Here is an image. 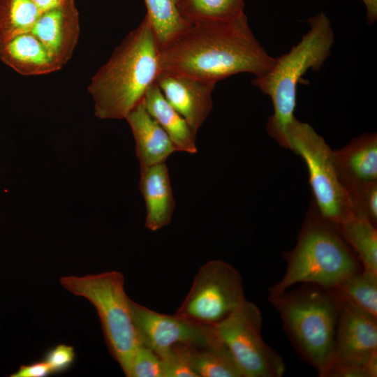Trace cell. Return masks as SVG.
Listing matches in <instances>:
<instances>
[{"label": "cell", "instance_id": "6da1fadb", "mask_svg": "<svg viewBox=\"0 0 377 377\" xmlns=\"http://www.w3.org/2000/svg\"><path fill=\"white\" fill-rule=\"evenodd\" d=\"M274 61L256 38L244 13L229 20L189 24L160 50L161 71L215 83L240 73L260 76Z\"/></svg>", "mask_w": 377, "mask_h": 377}, {"label": "cell", "instance_id": "5bb4252c", "mask_svg": "<svg viewBox=\"0 0 377 377\" xmlns=\"http://www.w3.org/2000/svg\"><path fill=\"white\" fill-rule=\"evenodd\" d=\"M135 140L140 169L165 163L177 148L159 124L147 111L142 101L126 116Z\"/></svg>", "mask_w": 377, "mask_h": 377}, {"label": "cell", "instance_id": "83f0119b", "mask_svg": "<svg viewBox=\"0 0 377 377\" xmlns=\"http://www.w3.org/2000/svg\"><path fill=\"white\" fill-rule=\"evenodd\" d=\"M75 357V349L72 346L60 343L49 349L43 360L50 366L52 374H61L71 367Z\"/></svg>", "mask_w": 377, "mask_h": 377}, {"label": "cell", "instance_id": "4fadbf2b", "mask_svg": "<svg viewBox=\"0 0 377 377\" xmlns=\"http://www.w3.org/2000/svg\"><path fill=\"white\" fill-rule=\"evenodd\" d=\"M80 31L75 0H66L60 6L42 12L30 32L62 68L73 54Z\"/></svg>", "mask_w": 377, "mask_h": 377}, {"label": "cell", "instance_id": "7402d4cb", "mask_svg": "<svg viewBox=\"0 0 377 377\" xmlns=\"http://www.w3.org/2000/svg\"><path fill=\"white\" fill-rule=\"evenodd\" d=\"M41 13L31 0H0V44L30 32Z\"/></svg>", "mask_w": 377, "mask_h": 377}, {"label": "cell", "instance_id": "30bf717a", "mask_svg": "<svg viewBox=\"0 0 377 377\" xmlns=\"http://www.w3.org/2000/svg\"><path fill=\"white\" fill-rule=\"evenodd\" d=\"M129 306L140 343L160 357L178 344L202 347L216 335L214 327L193 323L175 314H162L129 298Z\"/></svg>", "mask_w": 377, "mask_h": 377}, {"label": "cell", "instance_id": "5b68a950", "mask_svg": "<svg viewBox=\"0 0 377 377\" xmlns=\"http://www.w3.org/2000/svg\"><path fill=\"white\" fill-rule=\"evenodd\" d=\"M286 271L269 289L279 295L298 283L334 288L360 269V265L337 228L314 209L308 212L295 246L284 252Z\"/></svg>", "mask_w": 377, "mask_h": 377}, {"label": "cell", "instance_id": "4dcf8cb0", "mask_svg": "<svg viewBox=\"0 0 377 377\" xmlns=\"http://www.w3.org/2000/svg\"><path fill=\"white\" fill-rule=\"evenodd\" d=\"M367 8L368 24H373L377 19V0H362Z\"/></svg>", "mask_w": 377, "mask_h": 377}, {"label": "cell", "instance_id": "e0dca14e", "mask_svg": "<svg viewBox=\"0 0 377 377\" xmlns=\"http://www.w3.org/2000/svg\"><path fill=\"white\" fill-rule=\"evenodd\" d=\"M0 59L19 74L27 76L49 74L61 68L31 32L1 43Z\"/></svg>", "mask_w": 377, "mask_h": 377}, {"label": "cell", "instance_id": "ba28073f", "mask_svg": "<svg viewBox=\"0 0 377 377\" xmlns=\"http://www.w3.org/2000/svg\"><path fill=\"white\" fill-rule=\"evenodd\" d=\"M245 300L239 272L225 261L214 260L199 269L175 314L198 325L214 327Z\"/></svg>", "mask_w": 377, "mask_h": 377}, {"label": "cell", "instance_id": "4316f807", "mask_svg": "<svg viewBox=\"0 0 377 377\" xmlns=\"http://www.w3.org/2000/svg\"><path fill=\"white\" fill-rule=\"evenodd\" d=\"M129 377H163L161 357L140 343L132 359Z\"/></svg>", "mask_w": 377, "mask_h": 377}, {"label": "cell", "instance_id": "8fae6325", "mask_svg": "<svg viewBox=\"0 0 377 377\" xmlns=\"http://www.w3.org/2000/svg\"><path fill=\"white\" fill-rule=\"evenodd\" d=\"M338 296L339 311L334 346L326 377L330 371L340 368L361 369L364 373V362L377 350V318Z\"/></svg>", "mask_w": 377, "mask_h": 377}, {"label": "cell", "instance_id": "d6986e66", "mask_svg": "<svg viewBox=\"0 0 377 377\" xmlns=\"http://www.w3.org/2000/svg\"><path fill=\"white\" fill-rule=\"evenodd\" d=\"M191 362L198 377H243L232 354L216 332L208 343L192 349Z\"/></svg>", "mask_w": 377, "mask_h": 377}, {"label": "cell", "instance_id": "1f68e13d", "mask_svg": "<svg viewBox=\"0 0 377 377\" xmlns=\"http://www.w3.org/2000/svg\"><path fill=\"white\" fill-rule=\"evenodd\" d=\"M41 12L62 4L66 0H31Z\"/></svg>", "mask_w": 377, "mask_h": 377}, {"label": "cell", "instance_id": "f546056e", "mask_svg": "<svg viewBox=\"0 0 377 377\" xmlns=\"http://www.w3.org/2000/svg\"><path fill=\"white\" fill-rule=\"evenodd\" d=\"M363 369L366 377L377 376V350L364 362Z\"/></svg>", "mask_w": 377, "mask_h": 377}, {"label": "cell", "instance_id": "9a60e30c", "mask_svg": "<svg viewBox=\"0 0 377 377\" xmlns=\"http://www.w3.org/2000/svg\"><path fill=\"white\" fill-rule=\"evenodd\" d=\"M338 177L346 188L351 185L377 181L376 133L353 138L344 147L332 151Z\"/></svg>", "mask_w": 377, "mask_h": 377}, {"label": "cell", "instance_id": "2e32d148", "mask_svg": "<svg viewBox=\"0 0 377 377\" xmlns=\"http://www.w3.org/2000/svg\"><path fill=\"white\" fill-rule=\"evenodd\" d=\"M139 187L147 209L145 226L154 232L170 224L175 202L165 163L140 169Z\"/></svg>", "mask_w": 377, "mask_h": 377}, {"label": "cell", "instance_id": "7c38bea8", "mask_svg": "<svg viewBox=\"0 0 377 377\" xmlns=\"http://www.w3.org/2000/svg\"><path fill=\"white\" fill-rule=\"evenodd\" d=\"M156 83L196 134L212 109V94L216 83L164 71L160 72Z\"/></svg>", "mask_w": 377, "mask_h": 377}, {"label": "cell", "instance_id": "8992f818", "mask_svg": "<svg viewBox=\"0 0 377 377\" xmlns=\"http://www.w3.org/2000/svg\"><path fill=\"white\" fill-rule=\"evenodd\" d=\"M59 281L66 290L94 305L109 352L129 377L132 359L140 341L129 298L124 291L123 274L111 271L84 276H62Z\"/></svg>", "mask_w": 377, "mask_h": 377}, {"label": "cell", "instance_id": "7a4b0ae2", "mask_svg": "<svg viewBox=\"0 0 377 377\" xmlns=\"http://www.w3.org/2000/svg\"><path fill=\"white\" fill-rule=\"evenodd\" d=\"M161 71L160 48L147 15L92 77L88 91L100 119H125Z\"/></svg>", "mask_w": 377, "mask_h": 377}, {"label": "cell", "instance_id": "484cf974", "mask_svg": "<svg viewBox=\"0 0 377 377\" xmlns=\"http://www.w3.org/2000/svg\"><path fill=\"white\" fill-rule=\"evenodd\" d=\"M193 348L186 344H178L163 355L161 359L163 377H198L191 366Z\"/></svg>", "mask_w": 377, "mask_h": 377}, {"label": "cell", "instance_id": "9c48e42d", "mask_svg": "<svg viewBox=\"0 0 377 377\" xmlns=\"http://www.w3.org/2000/svg\"><path fill=\"white\" fill-rule=\"evenodd\" d=\"M262 324L258 306L245 300L228 317L214 326L243 377H281L284 374L285 362L265 342Z\"/></svg>", "mask_w": 377, "mask_h": 377}, {"label": "cell", "instance_id": "cb8c5ba5", "mask_svg": "<svg viewBox=\"0 0 377 377\" xmlns=\"http://www.w3.org/2000/svg\"><path fill=\"white\" fill-rule=\"evenodd\" d=\"M334 289L340 297L377 318V274L361 269Z\"/></svg>", "mask_w": 377, "mask_h": 377}, {"label": "cell", "instance_id": "52a82bcc", "mask_svg": "<svg viewBox=\"0 0 377 377\" xmlns=\"http://www.w3.org/2000/svg\"><path fill=\"white\" fill-rule=\"evenodd\" d=\"M288 149L304 160L317 211L336 228L355 215L348 194L337 174L332 150L308 124L295 118L286 130Z\"/></svg>", "mask_w": 377, "mask_h": 377}, {"label": "cell", "instance_id": "f1b7e54d", "mask_svg": "<svg viewBox=\"0 0 377 377\" xmlns=\"http://www.w3.org/2000/svg\"><path fill=\"white\" fill-rule=\"evenodd\" d=\"M52 374L48 364L43 361H37L28 364H22L17 371L11 374L10 377H46Z\"/></svg>", "mask_w": 377, "mask_h": 377}, {"label": "cell", "instance_id": "603a6c76", "mask_svg": "<svg viewBox=\"0 0 377 377\" xmlns=\"http://www.w3.org/2000/svg\"><path fill=\"white\" fill-rule=\"evenodd\" d=\"M147 16L161 49L189 24L180 15L177 0H144Z\"/></svg>", "mask_w": 377, "mask_h": 377}, {"label": "cell", "instance_id": "ffe728a7", "mask_svg": "<svg viewBox=\"0 0 377 377\" xmlns=\"http://www.w3.org/2000/svg\"><path fill=\"white\" fill-rule=\"evenodd\" d=\"M337 229L356 253L362 269L377 274V230L366 217L355 214Z\"/></svg>", "mask_w": 377, "mask_h": 377}, {"label": "cell", "instance_id": "3957f363", "mask_svg": "<svg viewBox=\"0 0 377 377\" xmlns=\"http://www.w3.org/2000/svg\"><path fill=\"white\" fill-rule=\"evenodd\" d=\"M286 333L299 355L326 377L330 365L339 311L334 288L303 283L292 291L269 296Z\"/></svg>", "mask_w": 377, "mask_h": 377}, {"label": "cell", "instance_id": "d4e9b609", "mask_svg": "<svg viewBox=\"0 0 377 377\" xmlns=\"http://www.w3.org/2000/svg\"><path fill=\"white\" fill-rule=\"evenodd\" d=\"M355 214L377 224V181L358 183L346 188Z\"/></svg>", "mask_w": 377, "mask_h": 377}, {"label": "cell", "instance_id": "ac0fdd59", "mask_svg": "<svg viewBox=\"0 0 377 377\" xmlns=\"http://www.w3.org/2000/svg\"><path fill=\"white\" fill-rule=\"evenodd\" d=\"M143 104L149 114L159 124L178 151L197 152L195 135L185 119L167 101L157 84L147 91Z\"/></svg>", "mask_w": 377, "mask_h": 377}, {"label": "cell", "instance_id": "277c9868", "mask_svg": "<svg viewBox=\"0 0 377 377\" xmlns=\"http://www.w3.org/2000/svg\"><path fill=\"white\" fill-rule=\"evenodd\" d=\"M309 31L291 50L275 58L272 67L252 83L272 100L274 113L267 131L280 145L288 148L286 130L295 118L297 87L309 69L318 71L330 54L334 36L330 20L321 12L308 20Z\"/></svg>", "mask_w": 377, "mask_h": 377}, {"label": "cell", "instance_id": "44dd1931", "mask_svg": "<svg viewBox=\"0 0 377 377\" xmlns=\"http://www.w3.org/2000/svg\"><path fill=\"white\" fill-rule=\"evenodd\" d=\"M244 0H177V9L188 24L224 21L239 17Z\"/></svg>", "mask_w": 377, "mask_h": 377}]
</instances>
